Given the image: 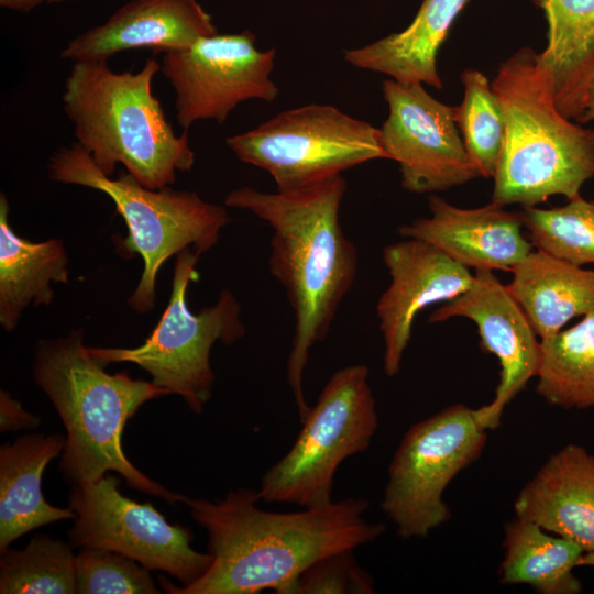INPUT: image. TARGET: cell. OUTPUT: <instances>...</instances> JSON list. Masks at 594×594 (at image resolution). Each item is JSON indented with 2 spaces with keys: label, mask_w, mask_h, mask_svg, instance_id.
I'll return each instance as SVG.
<instances>
[{
  "label": "cell",
  "mask_w": 594,
  "mask_h": 594,
  "mask_svg": "<svg viewBox=\"0 0 594 594\" xmlns=\"http://www.w3.org/2000/svg\"><path fill=\"white\" fill-rule=\"evenodd\" d=\"M258 491L240 488L223 499L186 497L193 519L207 531L213 560L186 586L160 578L172 594H294L299 576L332 553L380 538L385 526L369 522V502L345 498L295 513L261 509Z\"/></svg>",
  "instance_id": "1"
},
{
  "label": "cell",
  "mask_w": 594,
  "mask_h": 594,
  "mask_svg": "<svg viewBox=\"0 0 594 594\" xmlns=\"http://www.w3.org/2000/svg\"><path fill=\"white\" fill-rule=\"evenodd\" d=\"M345 190L340 174L286 191L264 193L244 186L224 198L227 207L248 210L273 230L268 266L293 310L286 377L300 420L310 409L304 394L310 350L329 334L358 275V249L340 221Z\"/></svg>",
  "instance_id": "2"
},
{
  "label": "cell",
  "mask_w": 594,
  "mask_h": 594,
  "mask_svg": "<svg viewBox=\"0 0 594 594\" xmlns=\"http://www.w3.org/2000/svg\"><path fill=\"white\" fill-rule=\"evenodd\" d=\"M82 331L36 343L33 375L66 429L59 468L72 485L94 484L107 472L119 473L134 490L169 504L186 496L165 488L138 470L122 449L127 421L147 400L170 393L127 372L109 374L107 365L82 342Z\"/></svg>",
  "instance_id": "3"
},
{
  "label": "cell",
  "mask_w": 594,
  "mask_h": 594,
  "mask_svg": "<svg viewBox=\"0 0 594 594\" xmlns=\"http://www.w3.org/2000/svg\"><path fill=\"white\" fill-rule=\"evenodd\" d=\"M62 96L78 143L111 176L122 164L141 185L160 189L195 163L187 130L175 133L152 84L161 70L148 58L138 72L117 73L108 61L73 62Z\"/></svg>",
  "instance_id": "4"
},
{
  "label": "cell",
  "mask_w": 594,
  "mask_h": 594,
  "mask_svg": "<svg viewBox=\"0 0 594 594\" xmlns=\"http://www.w3.org/2000/svg\"><path fill=\"white\" fill-rule=\"evenodd\" d=\"M537 55L520 48L491 84L505 120L492 194V202L503 207H534L554 195L571 200L594 177V129L558 110Z\"/></svg>",
  "instance_id": "5"
},
{
  "label": "cell",
  "mask_w": 594,
  "mask_h": 594,
  "mask_svg": "<svg viewBox=\"0 0 594 594\" xmlns=\"http://www.w3.org/2000/svg\"><path fill=\"white\" fill-rule=\"evenodd\" d=\"M47 170L54 182L102 191L114 202L128 228L119 250L140 254L144 263L140 282L128 300L140 314L150 311L155 304L161 266L185 249L199 255L209 251L230 221L224 207L207 202L194 191L170 186L150 189L128 172L118 178L106 176L76 142L57 148L48 158Z\"/></svg>",
  "instance_id": "6"
},
{
  "label": "cell",
  "mask_w": 594,
  "mask_h": 594,
  "mask_svg": "<svg viewBox=\"0 0 594 594\" xmlns=\"http://www.w3.org/2000/svg\"><path fill=\"white\" fill-rule=\"evenodd\" d=\"M369 376L364 364L331 375L290 450L263 475L257 490L262 502L302 508L332 502L338 468L367 450L378 427Z\"/></svg>",
  "instance_id": "7"
},
{
  "label": "cell",
  "mask_w": 594,
  "mask_h": 594,
  "mask_svg": "<svg viewBox=\"0 0 594 594\" xmlns=\"http://www.w3.org/2000/svg\"><path fill=\"white\" fill-rule=\"evenodd\" d=\"M199 254L185 249L177 254L168 305L151 336L133 349L89 348L92 355L108 364L130 362L145 370L152 382L179 395L195 414L209 402L216 375L210 364L216 342L231 345L246 332L241 320V305L228 289L217 301L194 314L187 306L186 292L197 280Z\"/></svg>",
  "instance_id": "8"
},
{
  "label": "cell",
  "mask_w": 594,
  "mask_h": 594,
  "mask_svg": "<svg viewBox=\"0 0 594 594\" xmlns=\"http://www.w3.org/2000/svg\"><path fill=\"white\" fill-rule=\"evenodd\" d=\"M487 431L477 408L453 404L405 432L381 502L400 538H426L450 519L443 493L483 453Z\"/></svg>",
  "instance_id": "9"
},
{
  "label": "cell",
  "mask_w": 594,
  "mask_h": 594,
  "mask_svg": "<svg viewBox=\"0 0 594 594\" xmlns=\"http://www.w3.org/2000/svg\"><path fill=\"white\" fill-rule=\"evenodd\" d=\"M226 143L240 161L267 172L279 191L386 158L380 129L319 103L282 111L250 131L229 136Z\"/></svg>",
  "instance_id": "10"
},
{
  "label": "cell",
  "mask_w": 594,
  "mask_h": 594,
  "mask_svg": "<svg viewBox=\"0 0 594 594\" xmlns=\"http://www.w3.org/2000/svg\"><path fill=\"white\" fill-rule=\"evenodd\" d=\"M119 485L117 476L106 474L94 484L72 486L73 547L121 553L150 571L168 573L182 586L201 578L212 554L196 551L188 528L170 525L151 503L125 497Z\"/></svg>",
  "instance_id": "11"
},
{
  "label": "cell",
  "mask_w": 594,
  "mask_h": 594,
  "mask_svg": "<svg viewBox=\"0 0 594 594\" xmlns=\"http://www.w3.org/2000/svg\"><path fill=\"white\" fill-rule=\"evenodd\" d=\"M255 35L216 34L162 54L161 70L175 91L178 124L188 130L200 120L223 123L241 102H272L279 89L271 79L275 48L260 51Z\"/></svg>",
  "instance_id": "12"
},
{
  "label": "cell",
  "mask_w": 594,
  "mask_h": 594,
  "mask_svg": "<svg viewBox=\"0 0 594 594\" xmlns=\"http://www.w3.org/2000/svg\"><path fill=\"white\" fill-rule=\"evenodd\" d=\"M389 109L380 128L386 158L399 165L402 187L436 193L479 177L454 120V107L433 98L420 82L383 81Z\"/></svg>",
  "instance_id": "13"
},
{
  "label": "cell",
  "mask_w": 594,
  "mask_h": 594,
  "mask_svg": "<svg viewBox=\"0 0 594 594\" xmlns=\"http://www.w3.org/2000/svg\"><path fill=\"white\" fill-rule=\"evenodd\" d=\"M454 317L472 320L479 330L482 350L495 355L501 372L493 400L477 408L487 430L501 424L504 409L537 375L540 341L526 312L491 270H477L472 285L452 300L442 302L430 323Z\"/></svg>",
  "instance_id": "14"
},
{
  "label": "cell",
  "mask_w": 594,
  "mask_h": 594,
  "mask_svg": "<svg viewBox=\"0 0 594 594\" xmlns=\"http://www.w3.org/2000/svg\"><path fill=\"white\" fill-rule=\"evenodd\" d=\"M382 255L391 283L378 298L376 315L384 343L383 370L394 377L400 370L416 316L464 293L474 274L435 245L417 239L391 243Z\"/></svg>",
  "instance_id": "15"
},
{
  "label": "cell",
  "mask_w": 594,
  "mask_h": 594,
  "mask_svg": "<svg viewBox=\"0 0 594 594\" xmlns=\"http://www.w3.org/2000/svg\"><path fill=\"white\" fill-rule=\"evenodd\" d=\"M428 207L429 217L400 226L399 234L428 242L468 268L512 272L534 249L520 212L494 202L459 208L437 195Z\"/></svg>",
  "instance_id": "16"
},
{
  "label": "cell",
  "mask_w": 594,
  "mask_h": 594,
  "mask_svg": "<svg viewBox=\"0 0 594 594\" xmlns=\"http://www.w3.org/2000/svg\"><path fill=\"white\" fill-rule=\"evenodd\" d=\"M218 34L212 16L198 0H131L106 22L70 40L63 59L108 61L135 48L161 54Z\"/></svg>",
  "instance_id": "17"
},
{
  "label": "cell",
  "mask_w": 594,
  "mask_h": 594,
  "mask_svg": "<svg viewBox=\"0 0 594 594\" xmlns=\"http://www.w3.org/2000/svg\"><path fill=\"white\" fill-rule=\"evenodd\" d=\"M514 510L594 552V454L574 443L559 449L519 491Z\"/></svg>",
  "instance_id": "18"
},
{
  "label": "cell",
  "mask_w": 594,
  "mask_h": 594,
  "mask_svg": "<svg viewBox=\"0 0 594 594\" xmlns=\"http://www.w3.org/2000/svg\"><path fill=\"white\" fill-rule=\"evenodd\" d=\"M59 435L31 433L0 448V552L38 527L74 519L69 508L54 507L42 493L46 465L63 451Z\"/></svg>",
  "instance_id": "19"
},
{
  "label": "cell",
  "mask_w": 594,
  "mask_h": 594,
  "mask_svg": "<svg viewBox=\"0 0 594 594\" xmlns=\"http://www.w3.org/2000/svg\"><path fill=\"white\" fill-rule=\"evenodd\" d=\"M468 0H424L413 22L403 31L344 52L354 67L386 74L404 84L442 88L438 52Z\"/></svg>",
  "instance_id": "20"
},
{
  "label": "cell",
  "mask_w": 594,
  "mask_h": 594,
  "mask_svg": "<svg viewBox=\"0 0 594 594\" xmlns=\"http://www.w3.org/2000/svg\"><path fill=\"white\" fill-rule=\"evenodd\" d=\"M548 43L538 53L558 110L578 121L594 75V0H547Z\"/></svg>",
  "instance_id": "21"
},
{
  "label": "cell",
  "mask_w": 594,
  "mask_h": 594,
  "mask_svg": "<svg viewBox=\"0 0 594 594\" xmlns=\"http://www.w3.org/2000/svg\"><path fill=\"white\" fill-rule=\"evenodd\" d=\"M512 274L507 288L540 339L558 333L571 319L594 310V270L536 249Z\"/></svg>",
  "instance_id": "22"
},
{
  "label": "cell",
  "mask_w": 594,
  "mask_h": 594,
  "mask_svg": "<svg viewBox=\"0 0 594 594\" xmlns=\"http://www.w3.org/2000/svg\"><path fill=\"white\" fill-rule=\"evenodd\" d=\"M9 204L0 194V324L15 329L23 310L50 305L51 283L68 282V257L63 242L50 239L31 242L20 238L8 221Z\"/></svg>",
  "instance_id": "23"
},
{
  "label": "cell",
  "mask_w": 594,
  "mask_h": 594,
  "mask_svg": "<svg viewBox=\"0 0 594 594\" xmlns=\"http://www.w3.org/2000/svg\"><path fill=\"white\" fill-rule=\"evenodd\" d=\"M504 531V557L498 571L502 584H525L541 594L583 591L573 573L584 553L578 543L516 516Z\"/></svg>",
  "instance_id": "24"
},
{
  "label": "cell",
  "mask_w": 594,
  "mask_h": 594,
  "mask_svg": "<svg viewBox=\"0 0 594 594\" xmlns=\"http://www.w3.org/2000/svg\"><path fill=\"white\" fill-rule=\"evenodd\" d=\"M536 392L564 409L594 407V310L573 327L540 339Z\"/></svg>",
  "instance_id": "25"
},
{
  "label": "cell",
  "mask_w": 594,
  "mask_h": 594,
  "mask_svg": "<svg viewBox=\"0 0 594 594\" xmlns=\"http://www.w3.org/2000/svg\"><path fill=\"white\" fill-rule=\"evenodd\" d=\"M1 553V594L76 593L73 544L36 535L22 549Z\"/></svg>",
  "instance_id": "26"
},
{
  "label": "cell",
  "mask_w": 594,
  "mask_h": 594,
  "mask_svg": "<svg viewBox=\"0 0 594 594\" xmlns=\"http://www.w3.org/2000/svg\"><path fill=\"white\" fill-rule=\"evenodd\" d=\"M461 80L464 94L454 107L455 123L479 175L494 177L505 133L502 105L481 72L466 69Z\"/></svg>",
  "instance_id": "27"
},
{
  "label": "cell",
  "mask_w": 594,
  "mask_h": 594,
  "mask_svg": "<svg viewBox=\"0 0 594 594\" xmlns=\"http://www.w3.org/2000/svg\"><path fill=\"white\" fill-rule=\"evenodd\" d=\"M520 215L537 250L579 266L594 264V200L580 195L550 209L524 207Z\"/></svg>",
  "instance_id": "28"
},
{
  "label": "cell",
  "mask_w": 594,
  "mask_h": 594,
  "mask_svg": "<svg viewBox=\"0 0 594 594\" xmlns=\"http://www.w3.org/2000/svg\"><path fill=\"white\" fill-rule=\"evenodd\" d=\"M76 593L157 594L150 570L121 553L85 548L75 557Z\"/></svg>",
  "instance_id": "29"
},
{
  "label": "cell",
  "mask_w": 594,
  "mask_h": 594,
  "mask_svg": "<svg viewBox=\"0 0 594 594\" xmlns=\"http://www.w3.org/2000/svg\"><path fill=\"white\" fill-rule=\"evenodd\" d=\"M372 576L356 562L353 550L327 556L298 579L294 594H373Z\"/></svg>",
  "instance_id": "30"
},
{
  "label": "cell",
  "mask_w": 594,
  "mask_h": 594,
  "mask_svg": "<svg viewBox=\"0 0 594 594\" xmlns=\"http://www.w3.org/2000/svg\"><path fill=\"white\" fill-rule=\"evenodd\" d=\"M41 419L26 411L22 405L8 392H0V431H18L22 429H35Z\"/></svg>",
  "instance_id": "31"
},
{
  "label": "cell",
  "mask_w": 594,
  "mask_h": 594,
  "mask_svg": "<svg viewBox=\"0 0 594 594\" xmlns=\"http://www.w3.org/2000/svg\"><path fill=\"white\" fill-rule=\"evenodd\" d=\"M44 0H0V7L21 12L28 13L41 6Z\"/></svg>",
  "instance_id": "32"
},
{
  "label": "cell",
  "mask_w": 594,
  "mask_h": 594,
  "mask_svg": "<svg viewBox=\"0 0 594 594\" xmlns=\"http://www.w3.org/2000/svg\"><path fill=\"white\" fill-rule=\"evenodd\" d=\"M592 120H594V75L587 88L583 103V111L578 119V122L586 123Z\"/></svg>",
  "instance_id": "33"
},
{
  "label": "cell",
  "mask_w": 594,
  "mask_h": 594,
  "mask_svg": "<svg viewBox=\"0 0 594 594\" xmlns=\"http://www.w3.org/2000/svg\"><path fill=\"white\" fill-rule=\"evenodd\" d=\"M579 566L594 568V552H584L580 559Z\"/></svg>",
  "instance_id": "34"
},
{
  "label": "cell",
  "mask_w": 594,
  "mask_h": 594,
  "mask_svg": "<svg viewBox=\"0 0 594 594\" xmlns=\"http://www.w3.org/2000/svg\"><path fill=\"white\" fill-rule=\"evenodd\" d=\"M531 1L535 3V6L542 9L547 0H531Z\"/></svg>",
  "instance_id": "35"
},
{
  "label": "cell",
  "mask_w": 594,
  "mask_h": 594,
  "mask_svg": "<svg viewBox=\"0 0 594 594\" xmlns=\"http://www.w3.org/2000/svg\"><path fill=\"white\" fill-rule=\"evenodd\" d=\"M65 1H72V0H44V2H47L50 4L62 3V2H65Z\"/></svg>",
  "instance_id": "36"
}]
</instances>
